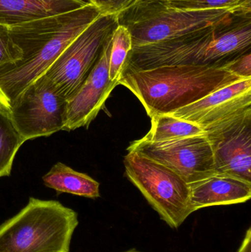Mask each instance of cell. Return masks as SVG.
<instances>
[{"instance_id": "obj_1", "label": "cell", "mask_w": 251, "mask_h": 252, "mask_svg": "<svg viewBox=\"0 0 251 252\" xmlns=\"http://www.w3.org/2000/svg\"><path fill=\"white\" fill-rule=\"evenodd\" d=\"M100 15L99 9L88 1L72 11L9 27L22 58L0 67V103L7 109Z\"/></svg>"}, {"instance_id": "obj_2", "label": "cell", "mask_w": 251, "mask_h": 252, "mask_svg": "<svg viewBox=\"0 0 251 252\" xmlns=\"http://www.w3.org/2000/svg\"><path fill=\"white\" fill-rule=\"evenodd\" d=\"M251 47V13L175 39L133 47L125 72L171 65L224 68Z\"/></svg>"}, {"instance_id": "obj_3", "label": "cell", "mask_w": 251, "mask_h": 252, "mask_svg": "<svg viewBox=\"0 0 251 252\" xmlns=\"http://www.w3.org/2000/svg\"><path fill=\"white\" fill-rule=\"evenodd\" d=\"M242 79L224 68L171 65L125 72L118 84L137 97L151 118L172 113Z\"/></svg>"}, {"instance_id": "obj_4", "label": "cell", "mask_w": 251, "mask_h": 252, "mask_svg": "<svg viewBox=\"0 0 251 252\" xmlns=\"http://www.w3.org/2000/svg\"><path fill=\"white\" fill-rule=\"evenodd\" d=\"M78 214L54 200L29 198L0 225V252H69Z\"/></svg>"}, {"instance_id": "obj_5", "label": "cell", "mask_w": 251, "mask_h": 252, "mask_svg": "<svg viewBox=\"0 0 251 252\" xmlns=\"http://www.w3.org/2000/svg\"><path fill=\"white\" fill-rule=\"evenodd\" d=\"M251 13V7L189 10L172 8L159 0L139 1L118 15L129 31L133 47L175 39L210 27L233 22Z\"/></svg>"}, {"instance_id": "obj_6", "label": "cell", "mask_w": 251, "mask_h": 252, "mask_svg": "<svg viewBox=\"0 0 251 252\" xmlns=\"http://www.w3.org/2000/svg\"><path fill=\"white\" fill-rule=\"evenodd\" d=\"M125 174L159 217L177 229L193 211L189 185L173 170L139 153L128 151Z\"/></svg>"}, {"instance_id": "obj_7", "label": "cell", "mask_w": 251, "mask_h": 252, "mask_svg": "<svg viewBox=\"0 0 251 252\" xmlns=\"http://www.w3.org/2000/svg\"><path fill=\"white\" fill-rule=\"evenodd\" d=\"M118 25V15H100L46 71L44 76L60 97L68 100L79 90Z\"/></svg>"}, {"instance_id": "obj_8", "label": "cell", "mask_w": 251, "mask_h": 252, "mask_svg": "<svg viewBox=\"0 0 251 252\" xmlns=\"http://www.w3.org/2000/svg\"><path fill=\"white\" fill-rule=\"evenodd\" d=\"M67 103L43 75L28 86L7 109L16 130L26 142L63 130Z\"/></svg>"}, {"instance_id": "obj_9", "label": "cell", "mask_w": 251, "mask_h": 252, "mask_svg": "<svg viewBox=\"0 0 251 252\" xmlns=\"http://www.w3.org/2000/svg\"><path fill=\"white\" fill-rule=\"evenodd\" d=\"M127 150L139 153L169 167L187 184L216 172L212 145L206 135L159 142L137 139Z\"/></svg>"}, {"instance_id": "obj_10", "label": "cell", "mask_w": 251, "mask_h": 252, "mask_svg": "<svg viewBox=\"0 0 251 252\" xmlns=\"http://www.w3.org/2000/svg\"><path fill=\"white\" fill-rule=\"evenodd\" d=\"M216 172L251 182V109L204 128Z\"/></svg>"}, {"instance_id": "obj_11", "label": "cell", "mask_w": 251, "mask_h": 252, "mask_svg": "<svg viewBox=\"0 0 251 252\" xmlns=\"http://www.w3.org/2000/svg\"><path fill=\"white\" fill-rule=\"evenodd\" d=\"M112 45V36L105 44L98 61L84 84L67 100V119L63 130L71 131L88 127L103 109L112 91L119 85L109 78Z\"/></svg>"}, {"instance_id": "obj_12", "label": "cell", "mask_w": 251, "mask_h": 252, "mask_svg": "<svg viewBox=\"0 0 251 252\" xmlns=\"http://www.w3.org/2000/svg\"><path fill=\"white\" fill-rule=\"evenodd\" d=\"M251 109V78L219 89L169 115L203 129Z\"/></svg>"}, {"instance_id": "obj_13", "label": "cell", "mask_w": 251, "mask_h": 252, "mask_svg": "<svg viewBox=\"0 0 251 252\" xmlns=\"http://www.w3.org/2000/svg\"><path fill=\"white\" fill-rule=\"evenodd\" d=\"M188 185L193 213L206 207L242 204L251 198V182L227 173L215 172Z\"/></svg>"}, {"instance_id": "obj_14", "label": "cell", "mask_w": 251, "mask_h": 252, "mask_svg": "<svg viewBox=\"0 0 251 252\" xmlns=\"http://www.w3.org/2000/svg\"><path fill=\"white\" fill-rule=\"evenodd\" d=\"M85 0H0V25L7 27L82 7Z\"/></svg>"}, {"instance_id": "obj_15", "label": "cell", "mask_w": 251, "mask_h": 252, "mask_svg": "<svg viewBox=\"0 0 251 252\" xmlns=\"http://www.w3.org/2000/svg\"><path fill=\"white\" fill-rule=\"evenodd\" d=\"M42 179L46 187L55 189L57 193L72 194L92 199L100 196L98 182L63 163H56Z\"/></svg>"}, {"instance_id": "obj_16", "label": "cell", "mask_w": 251, "mask_h": 252, "mask_svg": "<svg viewBox=\"0 0 251 252\" xmlns=\"http://www.w3.org/2000/svg\"><path fill=\"white\" fill-rule=\"evenodd\" d=\"M150 119L151 127L147 134L141 139L145 142H165L189 136L206 135L203 127L169 114L154 115Z\"/></svg>"}, {"instance_id": "obj_17", "label": "cell", "mask_w": 251, "mask_h": 252, "mask_svg": "<svg viewBox=\"0 0 251 252\" xmlns=\"http://www.w3.org/2000/svg\"><path fill=\"white\" fill-rule=\"evenodd\" d=\"M24 142L8 109L0 103V178L10 176L15 157Z\"/></svg>"}, {"instance_id": "obj_18", "label": "cell", "mask_w": 251, "mask_h": 252, "mask_svg": "<svg viewBox=\"0 0 251 252\" xmlns=\"http://www.w3.org/2000/svg\"><path fill=\"white\" fill-rule=\"evenodd\" d=\"M132 48V38L129 31L123 25H118L112 35L109 59V78L111 81L119 82L126 69Z\"/></svg>"}, {"instance_id": "obj_19", "label": "cell", "mask_w": 251, "mask_h": 252, "mask_svg": "<svg viewBox=\"0 0 251 252\" xmlns=\"http://www.w3.org/2000/svg\"><path fill=\"white\" fill-rule=\"evenodd\" d=\"M164 4L178 10H203L251 7V0H159Z\"/></svg>"}, {"instance_id": "obj_20", "label": "cell", "mask_w": 251, "mask_h": 252, "mask_svg": "<svg viewBox=\"0 0 251 252\" xmlns=\"http://www.w3.org/2000/svg\"><path fill=\"white\" fill-rule=\"evenodd\" d=\"M22 58V50L12 39L10 28L0 25V67L15 63Z\"/></svg>"}, {"instance_id": "obj_21", "label": "cell", "mask_w": 251, "mask_h": 252, "mask_svg": "<svg viewBox=\"0 0 251 252\" xmlns=\"http://www.w3.org/2000/svg\"><path fill=\"white\" fill-rule=\"evenodd\" d=\"M139 0H88L99 9L101 15H119L139 2Z\"/></svg>"}, {"instance_id": "obj_22", "label": "cell", "mask_w": 251, "mask_h": 252, "mask_svg": "<svg viewBox=\"0 0 251 252\" xmlns=\"http://www.w3.org/2000/svg\"><path fill=\"white\" fill-rule=\"evenodd\" d=\"M224 69L241 78H251V53L246 52L227 63Z\"/></svg>"}, {"instance_id": "obj_23", "label": "cell", "mask_w": 251, "mask_h": 252, "mask_svg": "<svg viewBox=\"0 0 251 252\" xmlns=\"http://www.w3.org/2000/svg\"><path fill=\"white\" fill-rule=\"evenodd\" d=\"M237 252H251V229L249 227L245 234L240 247Z\"/></svg>"}, {"instance_id": "obj_24", "label": "cell", "mask_w": 251, "mask_h": 252, "mask_svg": "<svg viewBox=\"0 0 251 252\" xmlns=\"http://www.w3.org/2000/svg\"><path fill=\"white\" fill-rule=\"evenodd\" d=\"M121 252H142L141 251H139L137 249H130V250H126V251Z\"/></svg>"}, {"instance_id": "obj_25", "label": "cell", "mask_w": 251, "mask_h": 252, "mask_svg": "<svg viewBox=\"0 0 251 252\" xmlns=\"http://www.w3.org/2000/svg\"><path fill=\"white\" fill-rule=\"evenodd\" d=\"M153 1V0H139V1Z\"/></svg>"}]
</instances>
